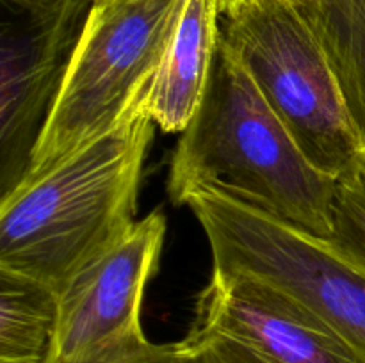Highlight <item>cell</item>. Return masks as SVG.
<instances>
[{
  "label": "cell",
  "instance_id": "52a82bcc",
  "mask_svg": "<svg viewBox=\"0 0 365 363\" xmlns=\"http://www.w3.org/2000/svg\"><path fill=\"white\" fill-rule=\"evenodd\" d=\"M95 0L56 9L4 6L0 32V196L27 173Z\"/></svg>",
  "mask_w": 365,
  "mask_h": 363
},
{
  "label": "cell",
  "instance_id": "3957f363",
  "mask_svg": "<svg viewBox=\"0 0 365 363\" xmlns=\"http://www.w3.org/2000/svg\"><path fill=\"white\" fill-rule=\"evenodd\" d=\"M220 36L307 159L341 182L359 173L365 144L330 59L292 0H220Z\"/></svg>",
  "mask_w": 365,
  "mask_h": 363
},
{
  "label": "cell",
  "instance_id": "9a60e30c",
  "mask_svg": "<svg viewBox=\"0 0 365 363\" xmlns=\"http://www.w3.org/2000/svg\"><path fill=\"white\" fill-rule=\"evenodd\" d=\"M356 177H359V180L362 182V185L365 187V155H364L362 162H360V167H359V173H356Z\"/></svg>",
  "mask_w": 365,
  "mask_h": 363
},
{
  "label": "cell",
  "instance_id": "8fae6325",
  "mask_svg": "<svg viewBox=\"0 0 365 363\" xmlns=\"http://www.w3.org/2000/svg\"><path fill=\"white\" fill-rule=\"evenodd\" d=\"M319 38L353 120L365 134V0H296Z\"/></svg>",
  "mask_w": 365,
  "mask_h": 363
},
{
  "label": "cell",
  "instance_id": "4fadbf2b",
  "mask_svg": "<svg viewBox=\"0 0 365 363\" xmlns=\"http://www.w3.org/2000/svg\"><path fill=\"white\" fill-rule=\"evenodd\" d=\"M331 241L365 265V187L356 174L337 185Z\"/></svg>",
  "mask_w": 365,
  "mask_h": 363
},
{
  "label": "cell",
  "instance_id": "9c48e42d",
  "mask_svg": "<svg viewBox=\"0 0 365 363\" xmlns=\"http://www.w3.org/2000/svg\"><path fill=\"white\" fill-rule=\"evenodd\" d=\"M220 43V0H185L146 93V109L164 132H184L209 85Z\"/></svg>",
  "mask_w": 365,
  "mask_h": 363
},
{
  "label": "cell",
  "instance_id": "5b68a950",
  "mask_svg": "<svg viewBox=\"0 0 365 363\" xmlns=\"http://www.w3.org/2000/svg\"><path fill=\"white\" fill-rule=\"evenodd\" d=\"M212 253V270L280 288L334 327L365 363V265L317 237L220 187L185 198Z\"/></svg>",
  "mask_w": 365,
  "mask_h": 363
},
{
  "label": "cell",
  "instance_id": "8992f818",
  "mask_svg": "<svg viewBox=\"0 0 365 363\" xmlns=\"http://www.w3.org/2000/svg\"><path fill=\"white\" fill-rule=\"evenodd\" d=\"M164 237L166 217L153 210L61 288L46 363H120L150 344L141 310Z\"/></svg>",
  "mask_w": 365,
  "mask_h": 363
},
{
  "label": "cell",
  "instance_id": "30bf717a",
  "mask_svg": "<svg viewBox=\"0 0 365 363\" xmlns=\"http://www.w3.org/2000/svg\"><path fill=\"white\" fill-rule=\"evenodd\" d=\"M57 324V292L0 269V363H46Z\"/></svg>",
  "mask_w": 365,
  "mask_h": 363
},
{
  "label": "cell",
  "instance_id": "5bb4252c",
  "mask_svg": "<svg viewBox=\"0 0 365 363\" xmlns=\"http://www.w3.org/2000/svg\"><path fill=\"white\" fill-rule=\"evenodd\" d=\"M70 2L73 0H2V4L25 7V9H56V7L66 6Z\"/></svg>",
  "mask_w": 365,
  "mask_h": 363
},
{
  "label": "cell",
  "instance_id": "6da1fadb",
  "mask_svg": "<svg viewBox=\"0 0 365 363\" xmlns=\"http://www.w3.org/2000/svg\"><path fill=\"white\" fill-rule=\"evenodd\" d=\"M148 88L116 127L2 196L0 269L59 294L132 230L155 128L146 109Z\"/></svg>",
  "mask_w": 365,
  "mask_h": 363
},
{
  "label": "cell",
  "instance_id": "2e32d148",
  "mask_svg": "<svg viewBox=\"0 0 365 363\" xmlns=\"http://www.w3.org/2000/svg\"><path fill=\"white\" fill-rule=\"evenodd\" d=\"M96 2H110V0H96Z\"/></svg>",
  "mask_w": 365,
  "mask_h": 363
},
{
  "label": "cell",
  "instance_id": "277c9868",
  "mask_svg": "<svg viewBox=\"0 0 365 363\" xmlns=\"http://www.w3.org/2000/svg\"><path fill=\"white\" fill-rule=\"evenodd\" d=\"M184 4L93 2L24 178L50 169L120 123L152 82Z\"/></svg>",
  "mask_w": 365,
  "mask_h": 363
},
{
  "label": "cell",
  "instance_id": "ba28073f",
  "mask_svg": "<svg viewBox=\"0 0 365 363\" xmlns=\"http://www.w3.org/2000/svg\"><path fill=\"white\" fill-rule=\"evenodd\" d=\"M195 320L230 337L259 363H364L321 317L246 274L212 270Z\"/></svg>",
  "mask_w": 365,
  "mask_h": 363
},
{
  "label": "cell",
  "instance_id": "7c38bea8",
  "mask_svg": "<svg viewBox=\"0 0 365 363\" xmlns=\"http://www.w3.org/2000/svg\"><path fill=\"white\" fill-rule=\"evenodd\" d=\"M120 363H259L242 345L205 324L192 322L175 344H152Z\"/></svg>",
  "mask_w": 365,
  "mask_h": 363
},
{
  "label": "cell",
  "instance_id": "7a4b0ae2",
  "mask_svg": "<svg viewBox=\"0 0 365 363\" xmlns=\"http://www.w3.org/2000/svg\"><path fill=\"white\" fill-rule=\"evenodd\" d=\"M337 185L307 159L220 36L207 91L171 159V201L185 205L195 189L220 187L309 233L331 238Z\"/></svg>",
  "mask_w": 365,
  "mask_h": 363
}]
</instances>
